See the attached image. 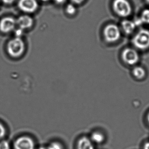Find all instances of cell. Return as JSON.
<instances>
[{"mask_svg":"<svg viewBox=\"0 0 149 149\" xmlns=\"http://www.w3.org/2000/svg\"><path fill=\"white\" fill-rule=\"evenodd\" d=\"M25 47V43L22 38L15 37L8 43L7 50L10 56L17 58L23 54Z\"/></svg>","mask_w":149,"mask_h":149,"instance_id":"1","label":"cell"},{"mask_svg":"<svg viewBox=\"0 0 149 149\" xmlns=\"http://www.w3.org/2000/svg\"><path fill=\"white\" fill-rule=\"evenodd\" d=\"M132 42L136 49L146 50L149 48V30L141 29L133 37Z\"/></svg>","mask_w":149,"mask_h":149,"instance_id":"2","label":"cell"},{"mask_svg":"<svg viewBox=\"0 0 149 149\" xmlns=\"http://www.w3.org/2000/svg\"><path fill=\"white\" fill-rule=\"evenodd\" d=\"M121 29L115 24H108L103 30L104 37L108 43L116 42L121 38Z\"/></svg>","mask_w":149,"mask_h":149,"instance_id":"3","label":"cell"},{"mask_svg":"<svg viewBox=\"0 0 149 149\" xmlns=\"http://www.w3.org/2000/svg\"><path fill=\"white\" fill-rule=\"evenodd\" d=\"M112 7L114 12L121 17H127L132 12L131 4L127 0H114Z\"/></svg>","mask_w":149,"mask_h":149,"instance_id":"4","label":"cell"},{"mask_svg":"<svg viewBox=\"0 0 149 149\" xmlns=\"http://www.w3.org/2000/svg\"><path fill=\"white\" fill-rule=\"evenodd\" d=\"M122 58L126 64L133 66L139 61V54L136 49L128 47L123 50Z\"/></svg>","mask_w":149,"mask_h":149,"instance_id":"5","label":"cell"},{"mask_svg":"<svg viewBox=\"0 0 149 149\" xmlns=\"http://www.w3.org/2000/svg\"><path fill=\"white\" fill-rule=\"evenodd\" d=\"M16 20L12 17H5L0 21V31L3 33L8 34L15 30Z\"/></svg>","mask_w":149,"mask_h":149,"instance_id":"6","label":"cell"},{"mask_svg":"<svg viewBox=\"0 0 149 149\" xmlns=\"http://www.w3.org/2000/svg\"><path fill=\"white\" fill-rule=\"evenodd\" d=\"M14 149H35V144L32 139L28 136H20L14 141Z\"/></svg>","mask_w":149,"mask_h":149,"instance_id":"7","label":"cell"},{"mask_svg":"<svg viewBox=\"0 0 149 149\" xmlns=\"http://www.w3.org/2000/svg\"><path fill=\"white\" fill-rule=\"evenodd\" d=\"M18 6L23 12L31 13L37 9L38 5L37 0H20Z\"/></svg>","mask_w":149,"mask_h":149,"instance_id":"8","label":"cell"},{"mask_svg":"<svg viewBox=\"0 0 149 149\" xmlns=\"http://www.w3.org/2000/svg\"><path fill=\"white\" fill-rule=\"evenodd\" d=\"M33 24V20L30 16L27 15H24L20 16L16 20V26L18 28L23 30H27L31 28Z\"/></svg>","mask_w":149,"mask_h":149,"instance_id":"9","label":"cell"},{"mask_svg":"<svg viewBox=\"0 0 149 149\" xmlns=\"http://www.w3.org/2000/svg\"><path fill=\"white\" fill-rule=\"evenodd\" d=\"M121 26L123 31L127 35L132 34L137 26L134 22L127 19L123 20L121 23Z\"/></svg>","mask_w":149,"mask_h":149,"instance_id":"10","label":"cell"},{"mask_svg":"<svg viewBox=\"0 0 149 149\" xmlns=\"http://www.w3.org/2000/svg\"><path fill=\"white\" fill-rule=\"evenodd\" d=\"M77 149H95L93 143L90 139L82 137L79 140L77 143Z\"/></svg>","mask_w":149,"mask_h":149,"instance_id":"11","label":"cell"},{"mask_svg":"<svg viewBox=\"0 0 149 149\" xmlns=\"http://www.w3.org/2000/svg\"><path fill=\"white\" fill-rule=\"evenodd\" d=\"M132 73L133 77L138 79H144L146 75L145 69L141 66H135L133 69Z\"/></svg>","mask_w":149,"mask_h":149,"instance_id":"12","label":"cell"},{"mask_svg":"<svg viewBox=\"0 0 149 149\" xmlns=\"http://www.w3.org/2000/svg\"><path fill=\"white\" fill-rule=\"evenodd\" d=\"M90 139L93 143L100 144L104 141L105 137L102 133L99 132H95L91 134Z\"/></svg>","mask_w":149,"mask_h":149,"instance_id":"13","label":"cell"},{"mask_svg":"<svg viewBox=\"0 0 149 149\" xmlns=\"http://www.w3.org/2000/svg\"><path fill=\"white\" fill-rule=\"evenodd\" d=\"M141 24H149V9L143 10L141 13V18H139Z\"/></svg>","mask_w":149,"mask_h":149,"instance_id":"14","label":"cell"},{"mask_svg":"<svg viewBox=\"0 0 149 149\" xmlns=\"http://www.w3.org/2000/svg\"><path fill=\"white\" fill-rule=\"evenodd\" d=\"M66 12L67 14L70 15H73L75 14L76 12V8L74 6V5L72 4L67 5L66 7Z\"/></svg>","mask_w":149,"mask_h":149,"instance_id":"15","label":"cell"},{"mask_svg":"<svg viewBox=\"0 0 149 149\" xmlns=\"http://www.w3.org/2000/svg\"><path fill=\"white\" fill-rule=\"evenodd\" d=\"M48 149H63V146L61 144L57 143V142H53L50 143L48 147H47Z\"/></svg>","mask_w":149,"mask_h":149,"instance_id":"16","label":"cell"},{"mask_svg":"<svg viewBox=\"0 0 149 149\" xmlns=\"http://www.w3.org/2000/svg\"><path fill=\"white\" fill-rule=\"evenodd\" d=\"M10 145L8 141H0V149H10Z\"/></svg>","mask_w":149,"mask_h":149,"instance_id":"17","label":"cell"},{"mask_svg":"<svg viewBox=\"0 0 149 149\" xmlns=\"http://www.w3.org/2000/svg\"><path fill=\"white\" fill-rule=\"evenodd\" d=\"M6 130L5 128L1 123H0V139H2L5 136Z\"/></svg>","mask_w":149,"mask_h":149,"instance_id":"18","label":"cell"},{"mask_svg":"<svg viewBox=\"0 0 149 149\" xmlns=\"http://www.w3.org/2000/svg\"><path fill=\"white\" fill-rule=\"evenodd\" d=\"M14 32H15V37H18V38H21V37L22 36L24 31L21 29L18 28L15 29L14 30Z\"/></svg>","mask_w":149,"mask_h":149,"instance_id":"19","label":"cell"},{"mask_svg":"<svg viewBox=\"0 0 149 149\" xmlns=\"http://www.w3.org/2000/svg\"><path fill=\"white\" fill-rule=\"evenodd\" d=\"M72 1L74 4H77V5L82 4L83 2L84 1V0H72Z\"/></svg>","mask_w":149,"mask_h":149,"instance_id":"20","label":"cell"},{"mask_svg":"<svg viewBox=\"0 0 149 149\" xmlns=\"http://www.w3.org/2000/svg\"><path fill=\"white\" fill-rule=\"evenodd\" d=\"M5 4H11L15 1V0H2Z\"/></svg>","mask_w":149,"mask_h":149,"instance_id":"21","label":"cell"},{"mask_svg":"<svg viewBox=\"0 0 149 149\" xmlns=\"http://www.w3.org/2000/svg\"><path fill=\"white\" fill-rule=\"evenodd\" d=\"M143 149H149V142H147L143 146Z\"/></svg>","mask_w":149,"mask_h":149,"instance_id":"22","label":"cell"},{"mask_svg":"<svg viewBox=\"0 0 149 149\" xmlns=\"http://www.w3.org/2000/svg\"><path fill=\"white\" fill-rule=\"evenodd\" d=\"M55 2H56L58 4H61L65 2V0H54Z\"/></svg>","mask_w":149,"mask_h":149,"instance_id":"23","label":"cell"},{"mask_svg":"<svg viewBox=\"0 0 149 149\" xmlns=\"http://www.w3.org/2000/svg\"><path fill=\"white\" fill-rule=\"evenodd\" d=\"M37 149H48L47 147H40Z\"/></svg>","mask_w":149,"mask_h":149,"instance_id":"24","label":"cell"},{"mask_svg":"<svg viewBox=\"0 0 149 149\" xmlns=\"http://www.w3.org/2000/svg\"><path fill=\"white\" fill-rule=\"evenodd\" d=\"M147 121L148 122V123L149 124V113H148V115L147 116Z\"/></svg>","mask_w":149,"mask_h":149,"instance_id":"25","label":"cell"},{"mask_svg":"<svg viewBox=\"0 0 149 149\" xmlns=\"http://www.w3.org/2000/svg\"><path fill=\"white\" fill-rule=\"evenodd\" d=\"M42 1H44V2H46V1H50V0H41Z\"/></svg>","mask_w":149,"mask_h":149,"instance_id":"26","label":"cell"},{"mask_svg":"<svg viewBox=\"0 0 149 149\" xmlns=\"http://www.w3.org/2000/svg\"><path fill=\"white\" fill-rule=\"evenodd\" d=\"M145 1L147 2V3H148V4H149V0H145Z\"/></svg>","mask_w":149,"mask_h":149,"instance_id":"27","label":"cell"}]
</instances>
